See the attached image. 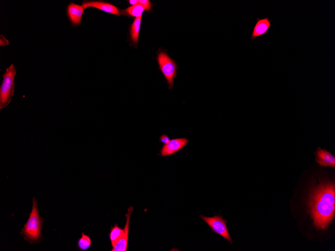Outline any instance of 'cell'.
I'll use <instances>...</instances> for the list:
<instances>
[{"label":"cell","mask_w":335,"mask_h":251,"mask_svg":"<svg viewBox=\"0 0 335 251\" xmlns=\"http://www.w3.org/2000/svg\"><path fill=\"white\" fill-rule=\"evenodd\" d=\"M309 205L315 226L326 229L335 218V184L328 182L319 184L311 194Z\"/></svg>","instance_id":"obj_1"},{"label":"cell","mask_w":335,"mask_h":251,"mask_svg":"<svg viewBox=\"0 0 335 251\" xmlns=\"http://www.w3.org/2000/svg\"><path fill=\"white\" fill-rule=\"evenodd\" d=\"M17 69L13 65L6 69L3 75L2 84L0 87V109L6 107L11 102L15 90V78Z\"/></svg>","instance_id":"obj_2"},{"label":"cell","mask_w":335,"mask_h":251,"mask_svg":"<svg viewBox=\"0 0 335 251\" xmlns=\"http://www.w3.org/2000/svg\"><path fill=\"white\" fill-rule=\"evenodd\" d=\"M41 226L42 221L37 208V201L34 199L33 210L23 229L24 236L30 240H38L41 235Z\"/></svg>","instance_id":"obj_3"},{"label":"cell","mask_w":335,"mask_h":251,"mask_svg":"<svg viewBox=\"0 0 335 251\" xmlns=\"http://www.w3.org/2000/svg\"><path fill=\"white\" fill-rule=\"evenodd\" d=\"M157 60L159 68L166 78L169 88L171 89L173 86L174 78L176 75V65L164 52L159 53Z\"/></svg>","instance_id":"obj_4"},{"label":"cell","mask_w":335,"mask_h":251,"mask_svg":"<svg viewBox=\"0 0 335 251\" xmlns=\"http://www.w3.org/2000/svg\"><path fill=\"white\" fill-rule=\"evenodd\" d=\"M200 218L209 225L213 232L220 235L232 244V240L227 226V221L225 220L220 215H215L213 217L200 216Z\"/></svg>","instance_id":"obj_5"},{"label":"cell","mask_w":335,"mask_h":251,"mask_svg":"<svg viewBox=\"0 0 335 251\" xmlns=\"http://www.w3.org/2000/svg\"><path fill=\"white\" fill-rule=\"evenodd\" d=\"M186 138L173 139L165 144L161 150L162 156L173 155L182 149L188 143Z\"/></svg>","instance_id":"obj_6"},{"label":"cell","mask_w":335,"mask_h":251,"mask_svg":"<svg viewBox=\"0 0 335 251\" xmlns=\"http://www.w3.org/2000/svg\"><path fill=\"white\" fill-rule=\"evenodd\" d=\"M85 9L82 5L71 2L67 6V17L72 25L76 26L81 24Z\"/></svg>","instance_id":"obj_7"},{"label":"cell","mask_w":335,"mask_h":251,"mask_svg":"<svg viewBox=\"0 0 335 251\" xmlns=\"http://www.w3.org/2000/svg\"><path fill=\"white\" fill-rule=\"evenodd\" d=\"M134 210L133 207H130L127 213L125 215L126 218V222L124 228L123 229V236L120 240L115 245L112 251H126L127 249V242H128L129 232V225L130 218Z\"/></svg>","instance_id":"obj_8"},{"label":"cell","mask_w":335,"mask_h":251,"mask_svg":"<svg viewBox=\"0 0 335 251\" xmlns=\"http://www.w3.org/2000/svg\"><path fill=\"white\" fill-rule=\"evenodd\" d=\"M271 26H272V21L269 19V17L258 18L257 23L253 28L251 39L254 40L266 34Z\"/></svg>","instance_id":"obj_9"},{"label":"cell","mask_w":335,"mask_h":251,"mask_svg":"<svg viewBox=\"0 0 335 251\" xmlns=\"http://www.w3.org/2000/svg\"><path fill=\"white\" fill-rule=\"evenodd\" d=\"M82 6L85 9L92 7L99 9L101 11L109 14L118 16L120 15V12L117 7L108 3L103 1H85L83 3Z\"/></svg>","instance_id":"obj_10"},{"label":"cell","mask_w":335,"mask_h":251,"mask_svg":"<svg viewBox=\"0 0 335 251\" xmlns=\"http://www.w3.org/2000/svg\"><path fill=\"white\" fill-rule=\"evenodd\" d=\"M316 161L323 167H335L334 156L326 150L318 148L316 152Z\"/></svg>","instance_id":"obj_11"},{"label":"cell","mask_w":335,"mask_h":251,"mask_svg":"<svg viewBox=\"0 0 335 251\" xmlns=\"http://www.w3.org/2000/svg\"><path fill=\"white\" fill-rule=\"evenodd\" d=\"M123 230L121 229L117 224L111 228L109 234L111 245L114 247L123 236Z\"/></svg>","instance_id":"obj_12"},{"label":"cell","mask_w":335,"mask_h":251,"mask_svg":"<svg viewBox=\"0 0 335 251\" xmlns=\"http://www.w3.org/2000/svg\"><path fill=\"white\" fill-rule=\"evenodd\" d=\"M145 10H146V8L138 3L137 4L127 8L125 11L132 17L137 18L141 17L142 13Z\"/></svg>","instance_id":"obj_13"},{"label":"cell","mask_w":335,"mask_h":251,"mask_svg":"<svg viewBox=\"0 0 335 251\" xmlns=\"http://www.w3.org/2000/svg\"><path fill=\"white\" fill-rule=\"evenodd\" d=\"M141 17L135 19L131 31V38L134 43H137L139 39Z\"/></svg>","instance_id":"obj_14"},{"label":"cell","mask_w":335,"mask_h":251,"mask_svg":"<svg viewBox=\"0 0 335 251\" xmlns=\"http://www.w3.org/2000/svg\"><path fill=\"white\" fill-rule=\"evenodd\" d=\"M91 244L90 237L83 233L82 238L78 242V247L81 250H86L90 247Z\"/></svg>","instance_id":"obj_15"},{"label":"cell","mask_w":335,"mask_h":251,"mask_svg":"<svg viewBox=\"0 0 335 251\" xmlns=\"http://www.w3.org/2000/svg\"><path fill=\"white\" fill-rule=\"evenodd\" d=\"M138 3L144 6L146 10H150L151 9V3L148 0H140Z\"/></svg>","instance_id":"obj_16"},{"label":"cell","mask_w":335,"mask_h":251,"mask_svg":"<svg viewBox=\"0 0 335 251\" xmlns=\"http://www.w3.org/2000/svg\"><path fill=\"white\" fill-rule=\"evenodd\" d=\"M9 44V41L2 35L0 36V46H5Z\"/></svg>","instance_id":"obj_17"},{"label":"cell","mask_w":335,"mask_h":251,"mask_svg":"<svg viewBox=\"0 0 335 251\" xmlns=\"http://www.w3.org/2000/svg\"><path fill=\"white\" fill-rule=\"evenodd\" d=\"M160 140H161V142L162 143H164L165 144L168 143L170 141L169 137L166 135H163L162 136H161Z\"/></svg>","instance_id":"obj_18"},{"label":"cell","mask_w":335,"mask_h":251,"mask_svg":"<svg viewBox=\"0 0 335 251\" xmlns=\"http://www.w3.org/2000/svg\"><path fill=\"white\" fill-rule=\"evenodd\" d=\"M129 2L133 6L135 5L138 3V1H129Z\"/></svg>","instance_id":"obj_19"}]
</instances>
